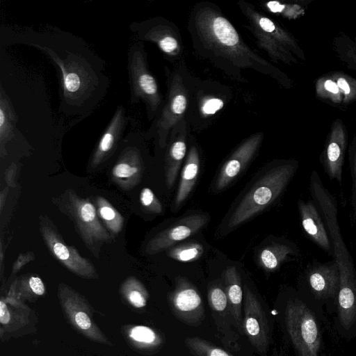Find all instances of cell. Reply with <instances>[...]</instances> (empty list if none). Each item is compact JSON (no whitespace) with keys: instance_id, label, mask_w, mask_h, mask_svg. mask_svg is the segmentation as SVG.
I'll return each instance as SVG.
<instances>
[{"instance_id":"6da1fadb","label":"cell","mask_w":356,"mask_h":356,"mask_svg":"<svg viewBox=\"0 0 356 356\" xmlns=\"http://www.w3.org/2000/svg\"><path fill=\"white\" fill-rule=\"evenodd\" d=\"M19 40L56 66L63 113L83 119L94 111L105 97L110 79L104 60L83 40L65 32L24 33Z\"/></svg>"},{"instance_id":"7a4b0ae2","label":"cell","mask_w":356,"mask_h":356,"mask_svg":"<svg viewBox=\"0 0 356 356\" xmlns=\"http://www.w3.org/2000/svg\"><path fill=\"white\" fill-rule=\"evenodd\" d=\"M187 30L194 54L230 78L246 82L244 71L250 70L280 79V72L245 42L216 4H195L188 17Z\"/></svg>"},{"instance_id":"3957f363","label":"cell","mask_w":356,"mask_h":356,"mask_svg":"<svg viewBox=\"0 0 356 356\" xmlns=\"http://www.w3.org/2000/svg\"><path fill=\"white\" fill-rule=\"evenodd\" d=\"M275 311L295 356H330L327 337L334 329L321 306L302 291L291 289L280 296Z\"/></svg>"},{"instance_id":"277c9868","label":"cell","mask_w":356,"mask_h":356,"mask_svg":"<svg viewBox=\"0 0 356 356\" xmlns=\"http://www.w3.org/2000/svg\"><path fill=\"white\" fill-rule=\"evenodd\" d=\"M167 92L163 106L144 134L147 138H154L156 145L163 150L167 145L172 128L186 119L193 88L197 80L180 63L175 68L165 69Z\"/></svg>"},{"instance_id":"5b68a950","label":"cell","mask_w":356,"mask_h":356,"mask_svg":"<svg viewBox=\"0 0 356 356\" xmlns=\"http://www.w3.org/2000/svg\"><path fill=\"white\" fill-rule=\"evenodd\" d=\"M298 167L297 162L287 161L269 168L239 202L229 219L228 227H238L273 203L284 191Z\"/></svg>"},{"instance_id":"8992f818","label":"cell","mask_w":356,"mask_h":356,"mask_svg":"<svg viewBox=\"0 0 356 356\" xmlns=\"http://www.w3.org/2000/svg\"><path fill=\"white\" fill-rule=\"evenodd\" d=\"M170 313L191 335L219 341L211 317L196 286L184 277L176 280L168 295Z\"/></svg>"},{"instance_id":"52a82bcc","label":"cell","mask_w":356,"mask_h":356,"mask_svg":"<svg viewBox=\"0 0 356 356\" xmlns=\"http://www.w3.org/2000/svg\"><path fill=\"white\" fill-rule=\"evenodd\" d=\"M127 67L130 89L129 102L132 105L142 102L145 105L147 119L152 122L161 111L165 97L149 70L143 42L138 40L130 46Z\"/></svg>"},{"instance_id":"ba28073f","label":"cell","mask_w":356,"mask_h":356,"mask_svg":"<svg viewBox=\"0 0 356 356\" xmlns=\"http://www.w3.org/2000/svg\"><path fill=\"white\" fill-rule=\"evenodd\" d=\"M243 289V330L249 346L257 356H270L275 318L270 309L247 284Z\"/></svg>"},{"instance_id":"9c48e42d","label":"cell","mask_w":356,"mask_h":356,"mask_svg":"<svg viewBox=\"0 0 356 356\" xmlns=\"http://www.w3.org/2000/svg\"><path fill=\"white\" fill-rule=\"evenodd\" d=\"M340 287V273L334 259L326 262L314 260L304 269L299 281V290L333 315Z\"/></svg>"},{"instance_id":"30bf717a","label":"cell","mask_w":356,"mask_h":356,"mask_svg":"<svg viewBox=\"0 0 356 356\" xmlns=\"http://www.w3.org/2000/svg\"><path fill=\"white\" fill-rule=\"evenodd\" d=\"M63 203L85 245L95 257L99 258L100 248L111 242L112 235L101 223L97 208L89 199L81 197L73 190L65 193Z\"/></svg>"},{"instance_id":"8fae6325","label":"cell","mask_w":356,"mask_h":356,"mask_svg":"<svg viewBox=\"0 0 356 356\" xmlns=\"http://www.w3.org/2000/svg\"><path fill=\"white\" fill-rule=\"evenodd\" d=\"M231 89L214 81L197 79L192 90L186 120L191 129L202 130L214 121V118L231 101Z\"/></svg>"},{"instance_id":"7c38bea8","label":"cell","mask_w":356,"mask_h":356,"mask_svg":"<svg viewBox=\"0 0 356 356\" xmlns=\"http://www.w3.org/2000/svg\"><path fill=\"white\" fill-rule=\"evenodd\" d=\"M139 41L149 42L157 46L164 58L170 62L181 63L184 56V44L177 25L162 16L135 21L129 25Z\"/></svg>"},{"instance_id":"4fadbf2b","label":"cell","mask_w":356,"mask_h":356,"mask_svg":"<svg viewBox=\"0 0 356 356\" xmlns=\"http://www.w3.org/2000/svg\"><path fill=\"white\" fill-rule=\"evenodd\" d=\"M207 302L221 345L245 356H255L248 343L238 334L234 327L222 284L212 282L209 284Z\"/></svg>"},{"instance_id":"5bb4252c","label":"cell","mask_w":356,"mask_h":356,"mask_svg":"<svg viewBox=\"0 0 356 356\" xmlns=\"http://www.w3.org/2000/svg\"><path fill=\"white\" fill-rule=\"evenodd\" d=\"M247 21L246 29L254 38L257 46L272 60L284 59L286 35L275 22L258 10L254 5L243 0L237 3Z\"/></svg>"},{"instance_id":"9a60e30c","label":"cell","mask_w":356,"mask_h":356,"mask_svg":"<svg viewBox=\"0 0 356 356\" xmlns=\"http://www.w3.org/2000/svg\"><path fill=\"white\" fill-rule=\"evenodd\" d=\"M143 136L138 130H131L124 138L117 160L112 168L113 181L124 190L134 188L141 180L144 161L139 145Z\"/></svg>"},{"instance_id":"2e32d148","label":"cell","mask_w":356,"mask_h":356,"mask_svg":"<svg viewBox=\"0 0 356 356\" xmlns=\"http://www.w3.org/2000/svg\"><path fill=\"white\" fill-rule=\"evenodd\" d=\"M209 218L205 213L184 216L151 238L146 245L145 252L151 255L169 249L175 243L198 232L207 225Z\"/></svg>"},{"instance_id":"e0dca14e","label":"cell","mask_w":356,"mask_h":356,"mask_svg":"<svg viewBox=\"0 0 356 356\" xmlns=\"http://www.w3.org/2000/svg\"><path fill=\"white\" fill-rule=\"evenodd\" d=\"M40 232L50 252L67 269L83 277L97 275L92 264L83 257L74 247L66 245L51 227L43 224Z\"/></svg>"},{"instance_id":"ac0fdd59","label":"cell","mask_w":356,"mask_h":356,"mask_svg":"<svg viewBox=\"0 0 356 356\" xmlns=\"http://www.w3.org/2000/svg\"><path fill=\"white\" fill-rule=\"evenodd\" d=\"M264 136L262 132L254 133L237 146L220 168L216 182L218 190L225 188L240 175L259 151Z\"/></svg>"},{"instance_id":"d6986e66","label":"cell","mask_w":356,"mask_h":356,"mask_svg":"<svg viewBox=\"0 0 356 356\" xmlns=\"http://www.w3.org/2000/svg\"><path fill=\"white\" fill-rule=\"evenodd\" d=\"M129 122L127 110L119 105L102 134L90 160V166L96 168L108 159L120 147Z\"/></svg>"},{"instance_id":"ffe728a7","label":"cell","mask_w":356,"mask_h":356,"mask_svg":"<svg viewBox=\"0 0 356 356\" xmlns=\"http://www.w3.org/2000/svg\"><path fill=\"white\" fill-rule=\"evenodd\" d=\"M191 129L184 119L171 130L165 150V182L168 189L172 188L182 162L187 154Z\"/></svg>"},{"instance_id":"44dd1931","label":"cell","mask_w":356,"mask_h":356,"mask_svg":"<svg viewBox=\"0 0 356 356\" xmlns=\"http://www.w3.org/2000/svg\"><path fill=\"white\" fill-rule=\"evenodd\" d=\"M298 209L301 227L306 236L328 256H332V245L325 222L314 201L312 199L307 201L299 199Z\"/></svg>"},{"instance_id":"7402d4cb","label":"cell","mask_w":356,"mask_h":356,"mask_svg":"<svg viewBox=\"0 0 356 356\" xmlns=\"http://www.w3.org/2000/svg\"><path fill=\"white\" fill-rule=\"evenodd\" d=\"M234 327L238 334L245 341L243 330V289L240 275L234 266L227 268L222 284Z\"/></svg>"},{"instance_id":"603a6c76","label":"cell","mask_w":356,"mask_h":356,"mask_svg":"<svg viewBox=\"0 0 356 356\" xmlns=\"http://www.w3.org/2000/svg\"><path fill=\"white\" fill-rule=\"evenodd\" d=\"M192 134L189 139V148L181 170V179L173 202V209L177 211L187 200L197 181L200 167V152L193 143Z\"/></svg>"},{"instance_id":"cb8c5ba5","label":"cell","mask_w":356,"mask_h":356,"mask_svg":"<svg viewBox=\"0 0 356 356\" xmlns=\"http://www.w3.org/2000/svg\"><path fill=\"white\" fill-rule=\"evenodd\" d=\"M299 255L300 249L295 243L282 240L264 248L259 254V261L264 269L273 272L279 269L285 261Z\"/></svg>"},{"instance_id":"d4e9b609","label":"cell","mask_w":356,"mask_h":356,"mask_svg":"<svg viewBox=\"0 0 356 356\" xmlns=\"http://www.w3.org/2000/svg\"><path fill=\"white\" fill-rule=\"evenodd\" d=\"M17 117L12 102L2 86L0 90V150L1 156L7 154L6 145L17 131Z\"/></svg>"},{"instance_id":"484cf974","label":"cell","mask_w":356,"mask_h":356,"mask_svg":"<svg viewBox=\"0 0 356 356\" xmlns=\"http://www.w3.org/2000/svg\"><path fill=\"white\" fill-rule=\"evenodd\" d=\"M184 343L187 356H245L199 336L186 335Z\"/></svg>"},{"instance_id":"4316f807","label":"cell","mask_w":356,"mask_h":356,"mask_svg":"<svg viewBox=\"0 0 356 356\" xmlns=\"http://www.w3.org/2000/svg\"><path fill=\"white\" fill-rule=\"evenodd\" d=\"M97 211L112 236L118 234L124 225V218L120 213L104 197H96Z\"/></svg>"},{"instance_id":"83f0119b","label":"cell","mask_w":356,"mask_h":356,"mask_svg":"<svg viewBox=\"0 0 356 356\" xmlns=\"http://www.w3.org/2000/svg\"><path fill=\"white\" fill-rule=\"evenodd\" d=\"M203 246L197 243H188L172 248L168 255L181 262H191L198 259L203 254Z\"/></svg>"},{"instance_id":"f1b7e54d","label":"cell","mask_w":356,"mask_h":356,"mask_svg":"<svg viewBox=\"0 0 356 356\" xmlns=\"http://www.w3.org/2000/svg\"><path fill=\"white\" fill-rule=\"evenodd\" d=\"M124 287L129 300L134 307L140 308L146 305L147 292L138 280L133 277H129Z\"/></svg>"},{"instance_id":"f546056e","label":"cell","mask_w":356,"mask_h":356,"mask_svg":"<svg viewBox=\"0 0 356 356\" xmlns=\"http://www.w3.org/2000/svg\"><path fill=\"white\" fill-rule=\"evenodd\" d=\"M131 337L136 341L152 345L153 343H163L164 339H159L157 333L151 327L147 326H136L131 330Z\"/></svg>"},{"instance_id":"4dcf8cb0","label":"cell","mask_w":356,"mask_h":356,"mask_svg":"<svg viewBox=\"0 0 356 356\" xmlns=\"http://www.w3.org/2000/svg\"><path fill=\"white\" fill-rule=\"evenodd\" d=\"M140 202L143 207L151 213L160 214L163 211L161 203L149 188H144L141 190Z\"/></svg>"},{"instance_id":"1f68e13d","label":"cell","mask_w":356,"mask_h":356,"mask_svg":"<svg viewBox=\"0 0 356 356\" xmlns=\"http://www.w3.org/2000/svg\"><path fill=\"white\" fill-rule=\"evenodd\" d=\"M350 170L352 181L350 197V222L353 226L356 223V150L350 156Z\"/></svg>"},{"instance_id":"d6a6232c","label":"cell","mask_w":356,"mask_h":356,"mask_svg":"<svg viewBox=\"0 0 356 356\" xmlns=\"http://www.w3.org/2000/svg\"><path fill=\"white\" fill-rule=\"evenodd\" d=\"M35 259V254L32 252L20 254L14 262L13 266V272L17 273L23 266Z\"/></svg>"},{"instance_id":"836d02e7","label":"cell","mask_w":356,"mask_h":356,"mask_svg":"<svg viewBox=\"0 0 356 356\" xmlns=\"http://www.w3.org/2000/svg\"><path fill=\"white\" fill-rule=\"evenodd\" d=\"M27 284L33 293L36 295H43L45 292L44 285L42 280L37 276H31L27 280Z\"/></svg>"},{"instance_id":"e575fe53","label":"cell","mask_w":356,"mask_h":356,"mask_svg":"<svg viewBox=\"0 0 356 356\" xmlns=\"http://www.w3.org/2000/svg\"><path fill=\"white\" fill-rule=\"evenodd\" d=\"M17 164L13 163L6 171L5 179L8 187L15 188L16 186L15 179L17 173Z\"/></svg>"},{"instance_id":"d590c367","label":"cell","mask_w":356,"mask_h":356,"mask_svg":"<svg viewBox=\"0 0 356 356\" xmlns=\"http://www.w3.org/2000/svg\"><path fill=\"white\" fill-rule=\"evenodd\" d=\"M75 321L79 327L83 330H88L91 326L89 316L83 312H79L75 315Z\"/></svg>"},{"instance_id":"8d00e7d4","label":"cell","mask_w":356,"mask_h":356,"mask_svg":"<svg viewBox=\"0 0 356 356\" xmlns=\"http://www.w3.org/2000/svg\"><path fill=\"white\" fill-rule=\"evenodd\" d=\"M10 320V315L6 305L2 300L0 302V322L7 324Z\"/></svg>"},{"instance_id":"74e56055","label":"cell","mask_w":356,"mask_h":356,"mask_svg":"<svg viewBox=\"0 0 356 356\" xmlns=\"http://www.w3.org/2000/svg\"><path fill=\"white\" fill-rule=\"evenodd\" d=\"M325 88L327 90L333 93H337L339 92L337 85L331 80H327L325 82Z\"/></svg>"},{"instance_id":"f35d334b","label":"cell","mask_w":356,"mask_h":356,"mask_svg":"<svg viewBox=\"0 0 356 356\" xmlns=\"http://www.w3.org/2000/svg\"><path fill=\"white\" fill-rule=\"evenodd\" d=\"M8 193V186L5 187L0 193V211L1 212Z\"/></svg>"},{"instance_id":"ab89813d","label":"cell","mask_w":356,"mask_h":356,"mask_svg":"<svg viewBox=\"0 0 356 356\" xmlns=\"http://www.w3.org/2000/svg\"><path fill=\"white\" fill-rule=\"evenodd\" d=\"M337 83L338 86L344 91L346 94H348L350 92V87L344 79L340 78L338 80Z\"/></svg>"},{"instance_id":"60d3db41","label":"cell","mask_w":356,"mask_h":356,"mask_svg":"<svg viewBox=\"0 0 356 356\" xmlns=\"http://www.w3.org/2000/svg\"><path fill=\"white\" fill-rule=\"evenodd\" d=\"M284 350L280 349V350H277L274 348L271 352L270 356H284Z\"/></svg>"},{"instance_id":"b9f144b4","label":"cell","mask_w":356,"mask_h":356,"mask_svg":"<svg viewBox=\"0 0 356 356\" xmlns=\"http://www.w3.org/2000/svg\"><path fill=\"white\" fill-rule=\"evenodd\" d=\"M1 250H0V259H1V266H2V264H3V250H2V245L1 243Z\"/></svg>"}]
</instances>
